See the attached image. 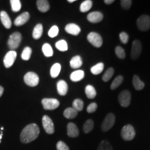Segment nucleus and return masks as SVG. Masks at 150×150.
I'll list each match as a JSON object with an SVG mask.
<instances>
[{
	"label": "nucleus",
	"instance_id": "obj_12",
	"mask_svg": "<svg viewBox=\"0 0 150 150\" xmlns=\"http://www.w3.org/2000/svg\"><path fill=\"white\" fill-rule=\"evenodd\" d=\"M17 58V52L14 50H11L6 54L4 59V65L6 68H9L13 65L15 61Z\"/></svg>",
	"mask_w": 150,
	"mask_h": 150
},
{
	"label": "nucleus",
	"instance_id": "obj_36",
	"mask_svg": "<svg viewBox=\"0 0 150 150\" xmlns=\"http://www.w3.org/2000/svg\"><path fill=\"white\" fill-rule=\"evenodd\" d=\"M11 5V8L13 12H18L21 9L22 5L20 0H11L10 1Z\"/></svg>",
	"mask_w": 150,
	"mask_h": 150
},
{
	"label": "nucleus",
	"instance_id": "obj_3",
	"mask_svg": "<svg viewBox=\"0 0 150 150\" xmlns=\"http://www.w3.org/2000/svg\"><path fill=\"white\" fill-rule=\"evenodd\" d=\"M137 27L142 31H147L150 29V17L147 15H142L137 20Z\"/></svg>",
	"mask_w": 150,
	"mask_h": 150
},
{
	"label": "nucleus",
	"instance_id": "obj_37",
	"mask_svg": "<svg viewBox=\"0 0 150 150\" xmlns=\"http://www.w3.org/2000/svg\"><path fill=\"white\" fill-rule=\"evenodd\" d=\"M113 74H114V69L112 68V67H109V68L107 69V70L105 72L104 75H103L102 80L104 81V82L108 81L111 79Z\"/></svg>",
	"mask_w": 150,
	"mask_h": 150
},
{
	"label": "nucleus",
	"instance_id": "obj_40",
	"mask_svg": "<svg viewBox=\"0 0 150 150\" xmlns=\"http://www.w3.org/2000/svg\"><path fill=\"white\" fill-rule=\"evenodd\" d=\"M120 4L125 10H129L132 5V1L131 0H121Z\"/></svg>",
	"mask_w": 150,
	"mask_h": 150
},
{
	"label": "nucleus",
	"instance_id": "obj_28",
	"mask_svg": "<svg viewBox=\"0 0 150 150\" xmlns=\"http://www.w3.org/2000/svg\"><path fill=\"white\" fill-rule=\"evenodd\" d=\"M93 6V1L91 0H86L83 1L80 6V11L82 13H86L91 10Z\"/></svg>",
	"mask_w": 150,
	"mask_h": 150
},
{
	"label": "nucleus",
	"instance_id": "obj_35",
	"mask_svg": "<svg viewBox=\"0 0 150 150\" xmlns=\"http://www.w3.org/2000/svg\"><path fill=\"white\" fill-rule=\"evenodd\" d=\"M97 150H113L111 145L108 140H102L99 143Z\"/></svg>",
	"mask_w": 150,
	"mask_h": 150
},
{
	"label": "nucleus",
	"instance_id": "obj_26",
	"mask_svg": "<svg viewBox=\"0 0 150 150\" xmlns=\"http://www.w3.org/2000/svg\"><path fill=\"white\" fill-rule=\"evenodd\" d=\"M104 65L103 63H99L94 65L91 68V72L94 75H98L102 72V71L104 70Z\"/></svg>",
	"mask_w": 150,
	"mask_h": 150
},
{
	"label": "nucleus",
	"instance_id": "obj_45",
	"mask_svg": "<svg viewBox=\"0 0 150 150\" xmlns=\"http://www.w3.org/2000/svg\"><path fill=\"white\" fill-rule=\"evenodd\" d=\"M3 93H4V88L2 87V86H0V97L2 96Z\"/></svg>",
	"mask_w": 150,
	"mask_h": 150
},
{
	"label": "nucleus",
	"instance_id": "obj_5",
	"mask_svg": "<svg viewBox=\"0 0 150 150\" xmlns=\"http://www.w3.org/2000/svg\"><path fill=\"white\" fill-rule=\"evenodd\" d=\"M115 122V117L113 113L110 112V113L107 114L105 117L104 121L102 124L101 126V129L103 131L106 132V131H109L110 129L113 127L114 124Z\"/></svg>",
	"mask_w": 150,
	"mask_h": 150
},
{
	"label": "nucleus",
	"instance_id": "obj_8",
	"mask_svg": "<svg viewBox=\"0 0 150 150\" xmlns=\"http://www.w3.org/2000/svg\"><path fill=\"white\" fill-rule=\"evenodd\" d=\"M24 81L27 86L35 87L39 83V77L35 72H29L24 75Z\"/></svg>",
	"mask_w": 150,
	"mask_h": 150
},
{
	"label": "nucleus",
	"instance_id": "obj_15",
	"mask_svg": "<svg viewBox=\"0 0 150 150\" xmlns=\"http://www.w3.org/2000/svg\"><path fill=\"white\" fill-rule=\"evenodd\" d=\"M65 30L67 33L72 35H78L81 32V28L79 27V26L74 23L67 24L65 26Z\"/></svg>",
	"mask_w": 150,
	"mask_h": 150
},
{
	"label": "nucleus",
	"instance_id": "obj_18",
	"mask_svg": "<svg viewBox=\"0 0 150 150\" xmlns=\"http://www.w3.org/2000/svg\"><path fill=\"white\" fill-rule=\"evenodd\" d=\"M0 19H1V21L2 22L4 27L6 29H10L12 25V22H11V18H9L8 15L7 14V13L6 11H1L0 12Z\"/></svg>",
	"mask_w": 150,
	"mask_h": 150
},
{
	"label": "nucleus",
	"instance_id": "obj_19",
	"mask_svg": "<svg viewBox=\"0 0 150 150\" xmlns=\"http://www.w3.org/2000/svg\"><path fill=\"white\" fill-rule=\"evenodd\" d=\"M36 5L38 9L40 12L42 13L47 12L50 8V4H49V1H47V0H38L36 1Z\"/></svg>",
	"mask_w": 150,
	"mask_h": 150
},
{
	"label": "nucleus",
	"instance_id": "obj_9",
	"mask_svg": "<svg viewBox=\"0 0 150 150\" xmlns=\"http://www.w3.org/2000/svg\"><path fill=\"white\" fill-rule=\"evenodd\" d=\"M142 52V44L138 40H135L132 43L131 50V57L132 60H137Z\"/></svg>",
	"mask_w": 150,
	"mask_h": 150
},
{
	"label": "nucleus",
	"instance_id": "obj_32",
	"mask_svg": "<svg viewBox=\"0 0 150 150\" xmlns=\"http://www.w3.org/2000/svg\"><path fill=\"white\" fill-rule=\"evenodd\" d=\"M83 102L80 99H74L72 103V108L76 110V111H81L83 108Z\"/></svg>",
	"mask_w": 150,
	"mask_h": 150
},
{
	"label": "nucleus",
	"instance_id": "obj_42",
	"mask_svg": "<svg viewBox=\"0 0 150 150\" xmlns=\"http://www.w3.org/2000/svg\"><path fill=\"white\" fill-rule=\"evenodd\" d=\"M56 149H57V150H70L68 146L63 141H59L57 142Z\"/></svg>",
	"mask_w": 150,
	"mask_h": 150
},
{
	"label": "nucleus",
	"instance_id": "obj_38",
	"mask_svg": "<svg viewBox=\"0 0 150 150\" xmlns=\"http://www.w3.org/2000/svg\"><path fill=\"white\" fill-rule=\"evenodd\" d=\"M115 52L116 56L120 59H124L125 58V56H126V53H125V50H124V49L120 46L116 47Z\"/></svg>",
	"mask_w": 150,
	"mask_h": 150
},
{
	"label": "nucleus",
	"instance_id": "obj_6",
	"mask_svg": "<svg viewBox=\"0 0 150 150\" xmlns=\"http://www.w3.org/2000/svg\"><path fill=\"white\" fill-rule=\"evenodd\" d=\"M88 41L95 47H101L103 45L102 38L98 33L91 32L87 35Z\"/></svg>",
	"mask_w": 150,
	"mask_h": 150
},
{
	"label": "nucleus",
	"instance_id": "obj_24",
	"mask_svg": "<svg viewBox=\"0 0 150 150\" xmlns=\"http://www.w3.org/2000/svg\"><path fill=\"white\" fill-rule=\"evenodd\" d=\"M43 32V27L42 25L41 24H38L36 26L34 27L33 31V38L35 40L40 38V37L42 36Z\"/></svg>",
	"mask_w": 150,
	"mask_h": 150
},
{
	"label": "nucleus",
	"instance_id": "obj_47",
	"mask_svg": "<svg viewBox=\"0 0 150 150\" xmlns=\"http://www.w3.org/2000/svg\"><path fill=\"white\" fill-rule=\"evenodd\" d=\"M67 1H68L69 3H74V1H75V0H68Z\"/></svg>",
	"mask_w": 150,
	"mask_h": 150
},
{
	"label": "nucleus",
	"instance_id": "obj_7",
	"mask_svg": "<svg viewBox=\"0 0 150 150\" xmlns=\"http://www.w3.org/2000/svg\"><path fill=\"white\" fill-rule=\"evenodd\" d=\"M131 93L127 90L122 91L118 95V101H119L120 104L122 107H128L131 104Z\"/></svg>",
	"mask_w": 150,
	"mask_h": 150
},
{
	"label": "nucleus",
	"instance_id": "obj_16",
	"mask_svg": "<svg viewBox=\"0 0 150 150\" xmlns=\"http://www.w3.org/2000/svg\"><path fill=\"white\" fill-rule=\"evenodd\" d=\"M30 18V15L28 12H24L21 15H20L18 18H17L14 21V24L16 26H22L27 23L28 20H29Z\"/></svg>",
	"mask_w": 150,
	"mask_h": 150
},
{
	"label": "nucleus",
	"instance_id": "obj_33",
	"mask_svg": "<svg viewBox=\"0 0 150 150\" xmlns=\"http://www.w3.org/2000/svg\"><path fill=\"white\" fill-rule=\"evenodd\" d=\"M55 46L56 49L61 52H66L68 49V46H67V43L65 40H61L58 41L55 44Z\"/></svg>",
	"mask_w": 150,
	"mask_h": 150
},
{
	"label": "nucleus",
	"instance_id": "obj_34",
	"mask_svg": "<svg viewBox=\"0 0 150 150\" xmlns=\"http://www.w3.org/2000/svg\"><path fill=\"white\" fill-rule=\"evenodd\" d=\"M31 53H32V50H31V48L29 47H26L22 52V59L24 60V61H28V60H29L30 58H31Z\"/></svg>",
	"mask_w": 150,
	"mask_h": 150
},
{
	"label": "nucleus",
	"instance_id": "obj_27",
	"mask_svg": "<svg viewBox=\"0 0 150 150\" xmlns=\"http://www.w3.org/2000/svg\"><path fill=\"white\" fill-rule=\"evenodd\" d=\"M61 70V65L59 63H55L52 65L50 70V74L52 78H56L59 76Z\"/></svg>",
	"mask_w": 150,
	"mask_h": 150
},
{
	"label": "nucleus",
	"instance_id": "obj_11",
	"mask_svg": "<svg viewBox=\"0 0 150 150\" xmlns=\"http://www.w3.org/2000/svg\"><path fill=\"white\" fill-rule=\"evenodd\" d=\"M42 126L47 134H53L54 133V125L52 119L47 115L42 117Z\"/></svg>",
	"mask_w": 150,
	"mask_h": 150
},
{
	"label": "nucleus",
	"instance_id": "obj_46",
	"mask_svg": "<svg viewBox=\"0 0 150 150\" xmlns=\"http://www.w3.org/2000/svg\"><path fill=\"white\" fill-rule=\"evenodd\" d=\"M2 135H3V133H2V131H1V134H0V143H1V138H2Z\"/></svg>",
	"mask_w": 150,
	"mask_h": 150
},
{
	"label": "nucleus",
	"instance_id": "obj_21",
	"mask_svg": "<svg viewBox=\"0 0 150 150\" xmlns=\"http://www.w3.org/2000/svg\"><path fill=\"white\" fill-rule=\"evenodd\" d=\"M83 64V61H82L81 57L80 56H75L70 60V65L72 68L73 69H78L81 67Z\"/></svg>",
	"mask_w": 150,
	"mask_h": 150
},
{
	"label": "nucleus",
	"instance_id": "obj_13",
	"mask_svg": "<svg viewBox=\"0 0 150 150\" xmlns=\"http://www.w3.org/2000/svg\"><path fill=\"white\" fill-rule=\"evenodd\" d=\"M103 18H104L103 14L99 11L91 12L87 16V20L91 23H98V22L102 21Z\"/></svg>",
	"mask_w": 150,
	"mask_h": 150
},
{
	"label": "nucleus",
	"instance_id": "obj_1",
	"mask_svg": "<svg viewBox=\"0 0 150 150\" xmlns=\"http://www.w3.org/2000/svg\"><path fill=\"white\" fill-rule=\"evenodd\" d=\"M40 129L36 124H30L22 129L20 134V140L23 143H29L38 137Z\"/></svg>",
	"mask_w": 150,
	"mask_h": 150
},
{
	"label": "nucleus",
	"instance_id": "obj_22",
	"mask_svg": "<svg viewBox=\"0 0 150 150\" xmlns=\"http://www.w3.org/2000/svg\"><path fill=\"white\" fill-rule=\"evenodd\" d=\"M85 74L83 70H76L70 74V79L74 82H77L84 78Z\"/></svg>",
	"mask_w": 150,
	"mask_h": 150
},
{
	"label": "nucleus",
	"instance_id": "obj_31",
	"mask_svg": "<svg viewBox=\"0 0 150 150\" xmlns=\"http://www.w3.org/2000/svg\"><path fill=\"white\" fill-rule=\"evenodd\" d=\"M94 128V122L93 120L89 119L86 121L83 127V130L86 134H88L91 131H93Z\"/></svg>",
	"mask_w": 150,
	"mask_h": 150
},
{
	"label": "nucleus",
	"instance_id": "obj_29",
	"mask_svg": "<svg viewBox=\"0 0 150 150\" xmlns=\"http://www.w3.org/2000/svg\"><path fill=\"white\" fill-rule=\"evenodd\" d=\"M42 50L43 54H44V55L46 57H51V56H53V50H52V46L50 44H48V43H45V44L43 45Z\"/></svg>",
	"mask_w": 150,
	"mask_h": 150
},
{
	"label": "nucleus",
	"instance_id": "obj_30",
	"mask_svg": "<svg viewBox=\"0 0 150 150\" xmlns=\"http://www.w3.org/2000/svg\"><path fill=\"white\" fill-rule=\"evenodd\" d=\"M123 81L124 77L122 75H119V76H116V77L114 79V80L112 81L111 85H110V89L115 90L116 88H117L122 83Z\"/></svg>",
	"mask_w": 150,
	"mask_h": 150
},
{
	"label": "nucleus",
	"instance_id": "obj_44",
	"mask_svg": "<svg viewBox=\"0 0 150 150\" xmlns=\"http://www.w3.org/2000/svg\"><path fill=\"white\" fill-rule=\"evenodd\" d=\"M104 2L106 4L110 5V4H111L112 3L114 2V0H104Z\"/></svg>",
	"mask_w": 150,
	"mask_h": 150
},
{
	"label": "nucleus",
	"instance_id": "obj_14",
	"mask_svg": "<svg viewBox=\"0 0 150 150\" xmlns=\"http://www.w3.org/2000/svg\"><path fill=\"white\" fill-rule=\"evenodd\" d=\"M67 136L71 138H76L79 135V131L75 124L69 122L67 126Z\"/></svg>",
	"mask_w": 150,
	"mask_h": 150
},
{
	"label": "nucleus",
	"instance_id": "obj_25",
	"mask_svg": "<svg viewBox=\"0 0 150 150\" xmlns=\"http://www.w3.org/2000/svg\"><path fill=\"white\" fill-rule=\"evenodd\" d=\"M78 115V112L76 110L74 109L72 107L67 108L63 112V115L67 119H73V118L76 117Z\"/></svg>",
	"mask_w": 150,
	"mask_h": 150
},
{
	"label": "nucleus",
	"instance_id": "obj_10",
	"mask_svg": "<svg viewBox=\"0 0 150 150\" xmlns=\"http://www.w3.org/2000/svg\"><path fill=\"white\" fill-rule=\"evenodd\" d=\"M43 108L45 110H54L59 106L60 102L58 99L53 98H45L42 100Z\"/></svg>",
	"mask_w": 150,
	"mask_h": 150
},
{
	"label": "nucleus",
	"instance_id": "obj_41",
	"mask_svg": "<svg viewBox=\"0 0 150 150\" xmlns=\"http://www.w3.org/2000/svg\"><path fill=\"white\" fill-rule=\"evenodd\" d=\"M119 37H120V41L123 43V44H127V43L128 42L129 37V35L127 34L126 32H125V31L121 32L120 33Z\"/></svg>",
	"mask_w": 150,
	"mask_h": 150
},
{
	"label": "nucleus",
	"instance_id": "obj_2",
	"mask_svg": "<svg viewBox=\"0 0 150 150\" xmlns=\"http://www.w3.org/2000/svg\"><path fill=\"white\" fill-rule=\"evenodd\" d=\"M121 136L124 140L127 141L132 140L136 136V131L134 127L131 125H127L124 126L121 131Z\"/></svg>",
	"mask_w": 150,
	"mask_h": 150
},
{
	"label": "nucleus",
	"instance_id": "obj_23",
	"mask_svg": "<svg viewBox=\"0 0 150 150\" xmlns=\"http://www.w3.org/2000/svg\"><path fill=\"white\" fill-rule=\"evenodd\" d=\"M85 93L86 97L88 99H94L97 96V91L94 86L92 85L86 86L85 88Z\"/></svg>",
	"mask_w": 150,
	"mask_h": 150
},
{
	"label": "nucleus",
	"instance_id": "obj_17",
	"mask_svg": "<svg viewBox=\"0 0 150 150\" xmlns=\"http://www.w3.org/2000/svg\"><path fill=\"white\" fill-rule=\"evenodd\" d=\"M56 88H57L58 93L61 96H65L68 91V86L64 80H59L56 85Z\"/></svg>",
	"mask_w": 150,
	"mask_h": 150
},
{
	"label": "nucleus",
	"instance_id": "obj_4",
	"mask_svg": "<svg viewBox=\"0 0 150 150\" xmlns=\"http://www.w3.org/2000/svg\"><path fill=\"white\" fill-rule=\"evenodd\" d=\"M22 42V35L19 32H15L11 34L8 40V46L11 50L17 49Z\"/></svg>",
	"mask_w": 150,
	"mask_h": 150
},
{
	"label": "nucleus",
	"instance_id": "obj_43",
	"mask_svg": "<svg viewBox=\"0 0 150 150\" xmlns=\"http://www.w3.org/2000/svg\"><path fill=\"white\" fill-rule=\"evenodd\" d=\"M97 108V104L95 102H93L88 105L87 107V112L89 113H93V112L96 111Z\"/></svg>",
	"mask_w": 150,
	"mask_h": 150
},
{
	"label": "nucleus",
	"instance_id": "obj_39",
	"mask_svg": "<svg viewBox=\"0 0 150 150\" xmlns=\"http://www.w3.org/2000/svg\"><path fill=\"white\" fill-rule=\"evenodd\" d=\"M59 27H58L57 26L54 25L51 28V29H50V31H49V32H48L49 36H50V38L56 37V35L59 34Z\"/></svg>",
	"mask_w": 150,
	"mask_h": 150
},
{
	"label": "nucleus",
	"instance_id": "obj_20",
	"mask_svg": "<svg viewBox=\"0 0 150 150\" xmlns=\"http://www.w3.org/2000/svg\"><path fill=\"white\" fill-rule=\"evenodd\" d=\"M133 86H134V88L137 90V91H141L145 88V83L140 79L139 76L138 75L135 74L133 76Z\"/></svg>",
	"mask_w": 150,
	"mask_h": 150
}]
</instances>
